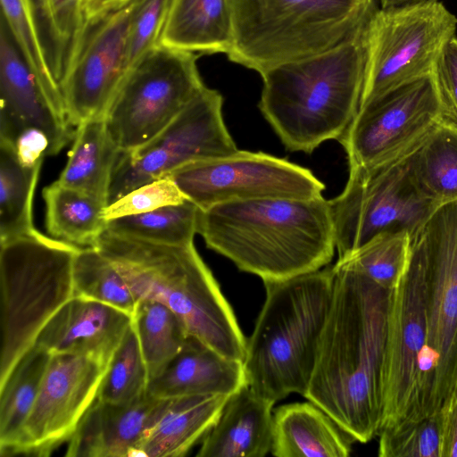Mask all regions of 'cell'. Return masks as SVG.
Wrapping results in <instances>:
<instances>
[{
  "instance_id": "1",
  "label": "cell",
  "mask_w": 457,
  "mask_h": 457,
  "mask_svg": "<svg viewBox=\"0 0 457 457\" xmlns=\"http://www.w3.org/2000/svg\"><path fill=\"white\" fill-rule=\"evenodd\" d=\"M332 271V302L303 397L365 444L382 423L391 290L343 264Z\"/></svg>"
},
{
  "instance_id": "2",
  "label": "cell",
  "mask_w": 457,
  "mask_h": 457,
  "mask_svg": "<svg viewBox=\"0 0 457 457\" xmlns=\"http://www.w3.org/2000/svg\"><path fill=\"white\" fill-rule=\"evenodd\" d=\"M197 233L207 247L262 281L283 280L328 265L335 253L328 200H233L200 209Z\"/></svg>"
},
{
  "instance_id": "3",
  "label": "cell",
  "mask_w": 457,
  "mask_h": 457,
  "mask_svg": "<svg viewBox=\"0 0 457 457\" xmlns=\"http://www.w3.org/2000/svg\"><path fill=\"white\" fill-rule=\"evenodd\" d=\"M365 29L330 50L261 74L260 111L287 149L311 154L321 143L337 140L357 114L364 79Z\"/></svg>"
},
{
  "instance_id": "4",
  "label": "cell",
  "mask_w": 457,
  "mask_h": 457,
  "mask_svg": "<svg viewBox=\"0 0 457 457\" xmlns=\"http://www.w3.org/2000/svg\"><path fill=\"white\" fill-rule=\"evenodd\" d=\"M94 247L114 263L137 299L166 304L183 320L189 335L244 361L247 340L194 243L159 244L104 230Z\"/></svg>"
},
{
  "instance_id": "5",
  "label": "cell",
  "mask_w": 457,
  "mask_h": 457,
  "mask_svg": "<svg viewBox=\"0 0 457 457\" xmlns=\"http://www.w3.org/2000/svg\"><path fill=\"white\" fill-rule=\"evenodd\" d=\"M265 301L244 360L247 386L274 403L292 393L304 396L320 334L330 309L334 274L320 269L263 281Z\"/></svg>"
},
{
  "instance_id": "6",
  "label": "cell",
  "mask_w": 457,
  "mask_h": 457,
  "mask_svg": "<svg viewBox=\"0 0 457 457\" xmlns=\"http://www.w3.org/2000/svg\"><path fill=\"white\" fill-rule=\"evenodd\" d=\"M378 0H229L228 59L260 74L330 50L361 33Z\"/></svg>"
},
{
  "instance_id": "7",
  "label": "cell",
  "mask_w": 457,
  "mask_h": 457,
  "mask_svg": "<svg viewBox=\"0 0 457 457\" xmlns=\"http://www.w3.org/2000/svg\"><path fill=\"white\" fill-rule=\"evenodd\" d=\"M80 249L39 231L0 243V384L47 320L74 295Z\"/></svg>"
},
{
  "instance_id": "8",
  "label": "cell",
  "mask_w": 457,
  "mask_h": 457,
  "mask_svg": "<svg viewBox=\"0 0 457 457\" xmlns=\"http://www.w3.org/2000/svg\"><path fill=\"white\" fill-rule=\"evenodd\" d=\"M423 274L427 345L420 379L431 387L428 417L457 391V200L439 205L411 236Z\"/></svg>"
},
{
  "instance_id": "9",
  "label": "cell",
  "mask_w": 457,
  "mask_h": 457,
  "mask_svg": "<svg viewBox=\"0 0 457 457\" xmlns=\"http://www.w3.org/2000/svg\"><path fill=\"white\" fill-rule=\"evenodd\" d=\"M456 29L457 17L438 0L378 8L365 29L360 108L432 75Z\"/></svg>"
},
{
  "instance_id": "10",
  "label": "cell",
  "mask_w": 457,
  "mask_h": 457,
  "mask_svg": "<svg viewBox=\"0 0 457 457\" xmlns=\"http://www.w3.org/2000/svg\"><path fill=\"white\" fill-rule=\"evenodd\" d=\"M422 140L385 161L349 167L343 192L328 200L338 259L383 232L412 236L439 206L422 193L411 170Z\"/></svg>"
},
{
  "instance_id": "11",
  "label": "cell",
  "mask_w": 457,
  "mask_h": 457,
  "mask_svg": "<svg viewBox=\"0 0 457 457\" xmlns=\"http://www.w3.org/2000/svg\"><path fill=\"white\" fill-rule=\"evenodd\" d=\"M198 56L158 45L129 72L104 115L120 152L156 137L205 87Z\"/></svg>"
},
{
  "instance_id": "12",
  "label": "cell",
  "mask_w": 457,
  "mask_h": 457,
  "mask_svg": "<svg viewBox=\"0 0 457 457\" xmlns=\"http://www.w3.org/2000/svg\"><path fill=\"white\" fill-rule=\"evenodd\" d=\"M222 104L220 93L205 86L156 137L136 150L120 152L107 205L185 164L237 152Z\"/></svg>"
},
{
  "instance_id": "13",
  "label": "cell",
  "mask_w": 457,
  "mask_h": 457,
  "mask_svg": "<svg viewBox=\"0 0 457 457\" xmlns=\"http://www.w3.org/2000/svg\"><path fill=\"white\" fill-rule=\"evenodd\" d=\"M200 209L262 198L312 199L325 188L312 172L262 152L239 151L185 164L168 175Z\"/></svg>"
},
{
  "instance_id": "14",
  "label": "cell",
  "mask_w": 457,
  "mask_h": 457,
  "mask_svg": "<svg viewBox=\"0 0 457 457\" xmlns=\"http://www.w3.org/2000/svg\"><path fill=\"white\" fill-rule=\"evenodd\" d=\"M135 5L132 0L96 21H85L71 47L60 88L75 128L89 119L104 117L127 76V37Z\"/></svg>"
},
{
  "instance_id": "15",
  "label": "cell",
  "mask_w": 457,
  "mask_h": 457,
  "mask_svg": "<svg viewBox=\"0 0 457 457\" xmlns=\"http://www.w3.org/2000/svg\"><path fill=\"white\" fill-rule=\"evenodd\" d=\"M442 119L433 73L360 108L337 140L349 167L373 164L421 141Z\"/></svg>"
},
{
  "instance_id": "16",
  "label": "cell",
  "mask_w": 457,
  "mask_h": 457,
  "mask_svg": "<svg viewBox=\"0 0 457 457\" xmlns=\"http://www.w3.org/2000/svg\"><path fill=\"white\" fill-rule=\"evenodd\" d=\"M426 345L423 274L419 259L411 250L407 270L391 290L380 430L414 420Z\"/></svg>"
},
{
  "instance_id": "17",
  "label": "cell",
  "mask_w": 457,
  "mask_h": 457,
  "mask_svg": "<svg viewBox=\"0 0 457 457\" xmlns=\"http://www.w3.org/2000/svg\"><path fill=\"white\" fill-rule=\"evenodd\" d=\"M107 368L82 355L52 354L12 455L46 457L68 442L96 399Z\"/></svg>"
},
{
  "instance_id": "18",
  "label": "cell",
  "mask_w": 457,
  "mask_h": 457,
  "mask_svg": "<svg viewBox=\"0 0 457 457\" xmlns=\"http://www.w3.org/2000/svg\"><path fill=\"white\" fill-rule=\"evenodd\" d=\"M0 143L13 145L25 129L43 130L51 143V155L57 154L76 128L68 115L45 92L24 61L2 19L0 29Z\"/></svg>"
},
{
  "instance_id": "19",
  "label": "cell",
  "mask_w": 457,
  "mask_h": 457,
  "mask_svg": "<svg viewBox=\"0 0 457 457\" xmlns=\"http://www.w3.org/2000/svg\"><path fill=\"white\" fill-rule=\"evenodd\" d=\"M170 399L147 393L131 402L96 399L68 441L67 457H128L138 455L148 431L167 409Z\"/></svg>"
},
{
  "instance_id": "20",
  "label": "cell",
  "mask_w": 457,
  "mask_h": 457,
  "mask_svg": "<svg viewBox=\"0 0 457 457\" xmlns=\"http://www.w3.org/2000/svg\"><path fill=\"white\" fill-rule=\"evenodd\" d=\"M132 315L112 305L73 295L45 324L35 345L54 353L92 358L109 365Z\"/></svg>"
},
{
  "instance_id": "21",
  "label": "cell",
  "mask_w": 457,
  "mask_h": 457,
  "mask_svg": "<svg viewBox=\"0 0 457 457\" xmlns=\"http://www.w3.org/2000/svg\"><path fill=\"white\" fill-rule=\"evenodd\" d=\"M247 385L244 361L228 358L189 335L177 355L148 382L159 399L189 395H232Z\"/></svg>"
},
{
  "instance_id": "22",
  "label": "cell",
  "mask_w": 457,
  "mask_h": 457,
  "mask_svg": "<svg viewBox=\"0 0 457 457\" xmlns=\"http://www.w3.org/2000/svg\"><path fill=\"white\" fill-rule=\"evenodd\" d=\"M273 405L244 386L228 398L196 456L264 457L271 450Z\"/></svg>"
},
{
  "instance_id": "23",
  "label": "cell",
  "mask_w": 457,
  "mask_h": 457,
  "mask_svg": "<svg viewBox=\"0 0 457 457\" xmlns=\"http://www.w3.org/2000/svg\"><path fill=\"white\" fill-rule=\"evenodd\" d=\"M354 440L312 402L293 403L273 412L270 453L277 457H346Z\"/></svg>"
},
{
  "instance_id": "24",
  "label": "cell",
  "mask_w": 457,
  "mask_h": 457,
  "mask_svg": "<svg viewBox=\"0 0 457 457\" xmlns=\"http://www.w3.org/2000/svg\"><path fill=\"white\" fill-rule=\"evenodd\" d=\"M229 0H171L158 45L196 54H228Z\"/></svg>"
},
{
  "instance_id": "25",
  "label": "cell",
  "mask_w": 457,
  "mask_h": 457,
  "mask_svg": "<svg viewBox=\"0 0 457 457\" xmlns=\"http://www.w3.org/2000/svg\"><path fill=\"white\" fill-rule=\"evenodd\" d=\"M230 396L207 395L170 399L142 440L138 455L185 456L213 428Z\"/></svg>"
},
{
  "instance_id": "26",
  "label": "cell",
  "mask_w": 457,
  "mask_h": 457,
  "mask_svg": "<svg viewBox=\"0 0 457 457\" xmlns=\"http://www.w3.org/2000/svg\"><path fill=\"white\" fill-rule=\"evenodd\" d=\"M68 162L56 180L85 192L107 205L112 174L120 150L112 141L104 117L89 119L77 128Z\"/></svg>"
},
{
  "instance_id": "27",
  "label": "cell",
  "mask_w": 457,
  "mask_h": 457,
  "mask_svg": "<svg viewBox=\"0 0 457 457\" xmlns=\"http://www.w3.org/2000/svg\"><path fill=\"white\" fill-rule=\"evenodd\" d=\"M52 358L33 345L0 384V455L12 456L22 428L33 408Z\"/></svg>"
},
{
  "instance_id": "28",
  "label": "cell",
  "mask_w": 457,
  "mask_h": 457,
  "mask_svg": "<svg viewBox=\"0 0 457 457\" xmlns=\"http://www.w3.org/2000/svg\"><path fill=\"white\" fill-rule=\"evenodd\" d=\"M43 198L46 228L54 238L79 247L96 245L106 228L104 201L57 181L43 189Z\"/></svg>"
},
{
  "instance_id": "29",
  "label": "cell",
  "mask_w": 457,
  "mask_h": 457,
  "mask_svg": "<svg viewBox=\"0 0 457 457\" xmlns=\"http://www.w3.org/2000/svg\"><path fill=\"white\" fill-rule=\"evenodd\" d=\"M414 179L437 205L457 200V125L438 121L410 159Z\"/></svg>"
},
{
  "instance_id": "30",
  "label": "cell",
  "mask_w": 457,
  "mask_h": 457,
  "mask_svg": "<svg viewBox=\"0 0 457 457\" xmlns=\"http://www.w3.org/2000/svg\"><path fill=\"white\" fill-rule=\"evenodd\" d=\"M132 324L150 381L181 350L189 333L183 320L174 311L149 298L138 299L132 313Z\"/></svg>"
},
{
  "instance_id": "31",
  "label": "cell",
  "mask_w": 457,
  "mask_h": 457,
  "mask_svg": "<svg viewBox=\"0 0 457 457\" xmlns=\"http://www.w3.org/2000/svg\"><path fill=\"white\" fill-rule=\"evenodd\" d=\"M41 167L23 166L13 146L0 143V243L37 230L32 200Z\"/></svg>"
},
{
  "instance_id": "32",
  "label": "cell",
  "mask_w": 457,
  "mask_h": 457,
  "mask_svg": "<svg viewBox=\"0 0 457 457\" xmlns=\"http://www.w3.org/2000/svg\"><path fill=\"white\" fill-rule=\"evenodd\" d=\"M200 208L189 200L107 221L112 234L166 245H188L197 233Z\"/></svg>"
},
{
  "instance_id": "33",
  "label": "cell",
  "mask_w": 457,
  "mask_h": 457,
  "mask_svg": "<svg viewBox=\"0 0 457 457\" xmlns=\"http://www.w3.org/2000/svg\"><path fill=\"white\" fill-rule=\"evenodd\" d=\"M0 2L2 19L24 61L47 96L66 112L59 83L39 32L34 0Z\"/></svg>"
},
{
  "instance_id": "34",
  "label": "cell",
  "mask_w": 457,
  "mask_h": 457,
  "mask_svg": "<svg viewBox=\"0 0 457 457\" xmlns=\"http://www.w3.org/2000/svg\"><path fill=\"white\" fill-rule=\"evenodd\" d=\"M74 295L132 315L138 299L114 263L95 247H80L73 264Z\"/></svg>"
},
{
  "instance_id": "35",
  "label": "cell",
  "mask_w": 457,
  "mask_h": 457,
  "mask_svg": "<svg viewBox=\"0 0 457 457\" xmlns=\"http://www.w3.org/2000/svg\"><path fill=\"white\" fill-rule=\"evenodd\" d=\"M408 230L380 233L337 263L348 266L384 288H395L404 275L411 256Z\"/></svg>"
},
{
  "instance_id": "36",
  "label": "cell",
  "mask_w": 457,
  "mask_h": 457,
  "mask_svg": "<svg viewBox=\"0 0 457 457\" xmlns=\"http://www.w3.org/2000/svg\"><path fill=\"white\" fill-rule=\"evenodd\" d=\"M148 382L147 369L131 322L102 378L96 399L131 402L146 394Z\"/></svg>"
},
{
  "instance_id": "37",
  "label": "cell",
  "mask_w": 457,
  "mask_h": 457,
  "mask_svg": "<svg viewBox=\"0 0 457 457\" xmlns=\"http://www.w3.org/2000/svg\"><path fill=\"white\" fill-rule=\"evenodd\" d=\"M379 457H440V413L379 431Z\"/></svg>"
},
{
  "instance_id": "38",
  "label": "cell",
  "mask_w": 457,
  "mask_h": 457,
  "mask_svg": "<svg viewBox=\"0 0 457 457\" xmlns=\"http://www.w3.org/2000/svg\"><path fill=\"white\" fill-rule=\"evenodd\" d=\"M170 1L136 0L127 37V75L148 52L158 46Z\"/></svg>"
},
{
  "instance_id": "39",
  "label": "cell",
  "mask_w": 457,
  "mask_h": 457,
  "mask_svg": "<svg viewBox=\"0 0 457 457\" xmlns=\"http://www.w3.org/2000/svg\"><path fill=\"white\" fill-rule=\"evenodd\" d=\"M187 200L175 182L164 176L143 185L107 205L103 212L106 221L119 217L143 213Z\"/></svg>"
},
{
  "instance_id": "40",
  "label": "cell",
  "mask_w": 457,
  "mask_h": 457,
  "mask_svg": "<svg viewBox=\"0 0 457 457\" xmlns=\"http://www.w3.org/2000/svg\"><path fill=\"white\" fill-rule=\"evenodd\" d=\"M434 77L437 86L444 118L457 125V37L444 48Z\"/></svg>"
},
{
  "instance_id": "41",
  "label": "cell",
  "mask_w": 457,
  "mask_h": 457,
  "mask_svg": "<svg viewBox=\"0 0 457 457\" xmlns=\"http://www.w3.org/2000/svg\"><path fill=\"white\" fill-rule=\"evenodd\" d=\"M19 162L33 168L43 163L46 155H51V143L41 129L29 127L23 129L12 145Z\"/></svg>"
},
{
  "instance_id": "42",
  "label": "cell",
  "mask_w": 457,
  "mask_h": 457,
  "mask_svg": "<svg viewBox=\"0 0 457 457\" xmlns=\"http://www.w3.org/2000/svg\"><path fill=\"white\" fill-rule=\"evenodd\" d=\"M440 413V457H457V391Z\"/></svg>"
},
{
  "instance_id": "43",
  "label": "cell",
  "mask_w": 457,
  "mask_h": 457,
  "mask_svg": "<svg viewBox=\"0 0 457 457\" xmlns=\"http://www.w3.org/2000/svg\"><path fill=\"white\" fill-rule=\"evenodd\" d=\"M132 0H83L82 12L86 21H96L128 4Z\"/></svg>"
},
{
  "instance_id": "44",
  "label": "cell",
  "mask_w": 457,
  "mask_h": 457,
  "mask_svg": "<svg viewBox=\"0 0 457 457\" xmlns=\"http://www.w3.org/2000/svg\"><path fill=\"white\" fill-rule=\"evenodd\" d=\"M424 0H379L381 7H391Z\"/></svg>"
}]
</instances>
